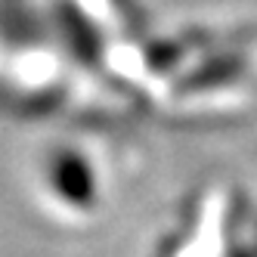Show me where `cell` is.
<instances>
[{"label":"cell","mask_w":257,"mask_h":257,"mask_svg":"<svg viewBox=\"0 0 257 257\" xmlns=\"http://www.w3.org/2000/svg\"><path fill=\"white\" fill-rule=\"evenodd\" d=\"M53 189L62 201L75 208H87L93 201V174L81 155H59L53 164Z\"/></svg>","instance_id":"1"}]
</instances>
